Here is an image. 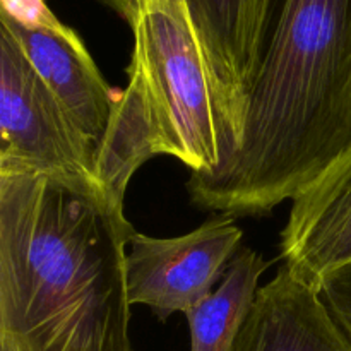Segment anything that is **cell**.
<instances>
[{
  "label": "cell",
  "mask_w": 351,
  "mask_h": 351,
  "mask_svg": "<svg viewBox=\"0 0 351 351\" xmlns=\"http://www.w3.org/2000/svg\"><path fill=\"white\" fill-rule=\"evenodd\" d=\"M280 257L317 291L351 261V143L291 199Z\"/></svg>",
  "instance_id": "cell-7"
},
{
  "label": "cell",
  "mask_w": 351,
  "mask_h": 351,
  "mask_svg": "<svg viewBox=\"0 0 351 351\" xmlns=\"http://www.w3.org/2000/svg\"><path fill=\"white\" fill-rule=\"evenodd\" d=\"M0 351H17V350L14 348L12 345H9V343H5V341H0Z\"/></svg>",
  "instance_id": "cell-12"
},
{
  "label": "cell",
  "mask_w": 351,
  "mask_h": 351,
  "mask_svg": "<svg viewBox=\"0 0 351 351\" xmlns=\"http://www.w3.org/2000/svg\"><path fill=\"white\" fill-rule=\"evenodd\" d=\"M269 266L257 250L240 249L218 288L185 314L191 351L233 350L261 288V278Z\"/></svg>",
  "instance_id": "cell-9"
},
{
  "label": "cell",
  "mask_w": 351,
  "mask_h": 351,
  "mask_svg": "<svg viewBox=\"0 0 351 351\" xmlns=\"http://www.w3.org/2000/svg\"><path fill=\"white\" fill-rule=\"evenodd\" d=\"M123 204L0 173V341L17 351H134Z\"/></svg>",
  "instance_id": "cell-1"
},
{
  "label": "cell",
  "mask_w": 351,
  "mask_h": 351,
  "mask_svg": "<svg viewBox=\"0 0 351 351\" xmlns=\"http://www.w3.org/2000/svg\"><path fill=\"white\" fill-rule=\"evenodd\" d=\"M271 2L273 0H187L211 65L216 99L232 143V153L242 141L249 95L266 43Z\"/></svg>",
  "instance_id": "cell-6"
},
{
  "label": "cell",
  "mask_w": 351,
  "mask_h": 351,
  "mask_svg": "<svg viewBox=\"0 0 351 351\" xmlns=\"http://www.w3.org/2000/svg\"><path fill=\"white\" fill-rule=\"evenodd\" d=\"M47 10H50L47 0H2L0 14H5L16 21H31Z\"/></svg>",
  "instance_id": "cell-11"
},
{
  "label": "cell",
  "mask_w": 351,
  "mask_h": 351,
  "mask_svg": "<svg viewBox=\"0 0 351 351\" xmlns=\"http://www.w3.org/2000/svg\"><path fill=\"white\" fill-rule=\"evenodd\" d=\"M329 312L351 341V261L332 271L319 288Z\"/></svg>",
  "instance_id": "cell-10"
},
{
  "label": "cell",
  "mask_w": 351,
  "mask_h": 351,
  "mask_svg": "<svg viewBox=\"0 0 351 351\" xmlns=\"http://www.w3.org/2000/svg\"><path fill=\"white\" fill-rule=\"evenodd\" d=\"M232 351H351L321 293L287 266L259 288Z\"/></svg>",
  "instance_id": "cell-8"
},
{
  "label": "cell",
  "mask_w": 351,
  "mask_h": 351,
  "mask_svg": "<svg viewBox=\"0 0 351 351\" xmlns=\"http://www.w3.org/2000/svg\"><path fill=\"white\" fill-rule=\"evenodd\" d=\"M242 240L237 218L226 215L173 239L136 232L125 257L130 305H144L161 322L178 312L185 315L218 288Z\"/></svg>",
  "instance_id": "cell-4"
},
{
  "label": "cell",
  "mask_w": 351,
  "mask_h": 351,
  "mask_svg": "<svg viewBox=\"0 0 351 351\" xmlns=\"http://www.w3.org/2000/svg\"><path fill=\"white\" fill-rule=\"evenodd\" d=\"M0 173L38 175L113 201L98 171V147L0 27ZM115 202V201H113Z\"/></svg>",
  "instance_id": "cell-3"
},
{
  "label": "cell",
  "mask_w": 351,
  "mask_h": 351,
  "mask_svg": "<svg viewBox=\"0 0 351 351\" xmlns=\"http://www.w3.org/2000/svg\"><path fill=\"white\" fill-rule=\"evenodd\" d=\"M0 27L12 34L38 75L98 147L119 93L105 81L82 38L51 10L31 21L0 14Z\"/></svg>",
  "instance_id": "cell-5"
},
{
  "label": "cell",
  "mask_w": 351,
  "mask_h": 351,
  "mask_svg": "<svg viewBox=\"0 0 351 351\" xmlns=\"http://www.w3.org/2000/svg\"><path fill=\"white\" fill-rule=\"evenodd\" d=\"M132 34L127 88L106 137L132 160L173 156L211 173L232 153L215 79L187 0H99Z\"/></svg>",
  "instance_id": "cell-2"
}]
</instances>
